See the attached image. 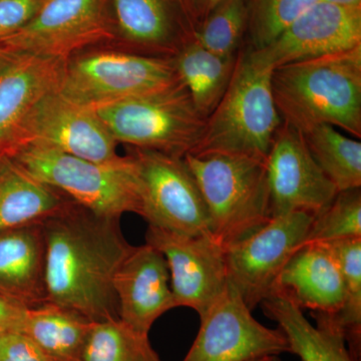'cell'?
Segmentation results:
<instances>
[{"instance_id": "obj_1", "label": "cell", "mask_w": 361, "mask_h": 361, "mask_svg": "<svg viewBox=\"0 0 361 361\" xmlns=\"http://www.w3.org/2000/svg\"><path fill=\"white\" fill-rule=\"evenodd\" d=\"M42 228L47 303L92 322L120 319L115 278L134 248L120 218L97 215L71 200Z\"/></svg>"}, {"instance_id": "obj_2", "label": "cell", "mask_w": 361, "mask_h": 361, "mask_svg": "<svg viewBox=\"0 0 361 361\" xmlns=\"http://www.w3.org/2000/svg\"><path fill=\"white\" fill-rule=\"evenodd\" d=\"M271 82L282 122L300 133L327 123L361 137V45L277 66Z\"/></svg>"}, {"instance_id": "obj_3", "label": "cell", "mask_w": 361, "mask_h": 361, "mask_svg": "<svg viewBox=\"0 0 361 361\" xmlns=\"http://www.w3.org/2000/svg\"><path fill=\"white\" fill-rule=\"evenodd\" d=\"M273 70L250 47L242 49L224 96L189 154H243L267 160L282 123L273 97Z\"/></svg>"}, {"instance_id": "obj_4", "label": "cell", "mask_w": 361, "mask_h": 361, "mask_svg": "<svg viewBox=\"0 0 361 361\" xmlns=\"http://www.w3.org/2000/svg\"><path fill=\"white\" fill-rule=\"evenodd\" d=\"M200 188L210 235L226 249L267 224L272 214L265 159L243 154H187Z\"/></svg>"}, {"instance_id": "obj_5", "label": "cell", "mask_w": 361, "mask_h": 361, "mask_svg": "<svg viewBox=\"0 0 361 361\" xmlns=\"http://www.w3.org/2000/svg\"><path fill=\"white\" fill-rule=\"evenodd\" d=\"M1 155L97 215L121 219L125 213L141 214L129 156L118 163L99 164L33 144L16 147Z\"/></svg>"}, {"instance_id": "obj_6", "label": "cell", "mask_w": 361, "mask_h": 361, "mask_svg": "<svg viewBox=\"0 0 361 361\" xmlns=\"http://www.w3.org/2000/svg\"><path fill=\"white\" fill-rule=\"evenodd\" d=\"M94 110L118 144L182 158L196 148L206 122L180 80Z\"/></svg>"}, {"instance_id": "obj_7", "label": "cell", "mask_w": 361, "mask_h": 361, "mask_svg": "<svg viewBox=\"0 0 361 361\" xmlns=\"http://www.w3.org/2000/svg\"><path fill=\"white\" fill-rule=\"evenodd\" d=\"M178 80L172 58L97 47L66 59L59 92L73 103L94 109Z\"/></svg>"}, {"instance_id": "obj_8", "label": "cell", "mask_w": 361, "mask_h": 361, "mask_svg": "<svg viewBox=\"0 0 361 361\" xmlns=\"http://www.w3.org/2000/svg\"><path fill=\"white\" fill-rule=\"evenodd\" d=\"M149 226L188 236H211L210 220L198 184L182 157L133 148L129 154Z\"/></svg>"}, {"instance_id": "obj_9", "label": "cell", "mask_w": 361, "mask_h": 361, "mask_svg": "<svg viewBox=\"0 0 361 361\" xmlns=\"http://www.w3.org/2000/svg\"><path fill=\"white\" fill-rule=\"evenodd\" d=\"M114 42L109 0H45L23 28L0 39L13 54L70 59L73 54Z\"/></svg>"}, {"instance_id": "obj_10", "label": "cell", "mask_w": 361, "mask_h": 361, "mask_svg": "<svg viewBox=\"0 0 361 361\" xmlns=\"http://www.w3.org/2000/svg\"><path fill=\"white\" fill-rule=\"evenodd\" d=\"M58 149L99 164H115L118 142L94 109L73 103L58 90L49 92L26 115L0 155L23 145Z\"/></svg>"}, {"instance_id": "obj_11", "label": "cell", "mask_w": 361, "mask_h": 361, "mask_svg": "<svg viewBox=\"0 0 361 361\" xmlns=\"http://www.w3.org/2000/svg\"><path fill=\"white\" fill-rule=\"evenodd\" d=\"M313 217L305 212L274 216L225 249L228 280L251 310L270 295L280 273L305 239Z\"/></svg>"}, {"instance_id": "obj_12", "label": "cell", "mask_w": 361, "mask_h": 361, "mask_svg": "<svg viewBox=\"0 0 361 361\" xmlns=\"http://www.w3.org/2000/svg\"><path fill=\"white\" fill-rule=\"evenodd\" d=\"M251 312L229 282L200 316V329L183 361H249L290 353L282 330L264 326Z\"/></svg>"}, {"instance_id": "obj_13", "label": "cell", "mask_w": 361, "mask_h": 361, "mask_svg": "<svg viewBox=\"0 0 361 361\" xmlns=\"http://www.w3.org/2000/svg\"><path fill=\"white\" fill-rule=\"evenodd\" d=\"M146 243L163 254L176 307L202 316L227 288L225 249L212 237L188 236L148 226Z\"/></svg>"}, {"instance_id": "obj_14", "label": "cell", "mask_w": 361, "mask_h": 361, "mask_svg": "<svg viewBox=\"0 0 361 361\" xmlns=\"http://www.w3.org/2000/svg\"><path fill=\"white\" fill-rule=\"evenodd\" d=\"M267 177L272 217L293 212L315 216L338 190L322 172L302 134L282 122L268 154Z\"/></svg>"}, {"instance_id": "obj_15", "label": "cell", "mask_w": 361, "mask_h": 361, "mask_svg": "<svg viewBox=\"0 0 361 361\" xmlns=\"http://www.w3.org/2000/svg\"><path fill=\"white\" fill-rule=\"evenodd\" d=\"M110 47L144 56L172 58L194 39L197 25L186 0H109Z\"/></svg>"}, {"instance_id": "obj_16", "label": "cell", "mask_w": 361, "mask_h": 361, "mask_svg": "<svg viewBox=\"0 0 361 361\" xmlns=\"http://www.w3.org/2000/svg\"><path fill=\"white\" fill-rule=\"evenodd\" d=\"M358 45H361V6L319 0L272 44L255 51L275 68L349 51Z\"/></svg>"}, {"instance_id": "obj_17", "label": "cell", "mask_w": 361, "mask_h": 361, "mask_svg": "<svg viewBox=\"0 0 361 361\" xmlns=\"http://www.w3.org/2000/svg\"><path fill=\"white\" fill-rule=\"evenodd\" d=\"M115 290L118 317L148 334L164 313L176 307L167 261L155 247H135L116 273Z\"/></svg>"}, {"instance_id": "obj_18", "label": "cell", "mask_w": 361, "mask_h": 361, "mask_svg": "<svg viewBox=\"0 0 361 361\" xmlns=\"http://www.w3.org/2000/svg\"><path fill=\"white\" fill-rule=\"evenodd\" d=\"M271 294L284 297L300 310L336 314L343 304V279L326 246L310 244L289 259Z\"/></svg>"}, {"instance_id": "obj_19", "label": "cell", "mask_w": 361, "mask_h": 361, "mask_svg": "<svg viewBox=\"0 0 361 361\" xmlns=\"http://www.w3.org/2000/svg\"><path fill=\"white\" fill-rule=\"evenodd\" d=\"M65 59L16 54L0 73V151L42 97L58 90Z\"/></svg>"}, {"instance_id": "obj_20", "label": "cell", "mask_w": 361, "mask_h": 361, "mask_svg": "<svg viewBox=\"0 0 361 361\" xmlns=\"http://www.w3.org/2000/svg\"><path fill=\"white\" fill-rule=\"evenodd\" d=\"M0 295L26 308L47 303L42 223L0 233Z\"/></svg>"}, {"instance_id": "obj_21", "label": "cell", "mask_w": 361, "mask_h": 361, "mask_svg": "<svg viewBox=\"0 0 361 361\" xmlns=\"http://www.w3.org/2000/svg\"><path fill=\"white\" fill-rule=\"evenodd\" d=\"M266 316L277 323L290 348L302 361H356L349 353L343 331L329 313L313 312L316 326L302 310L284 297L271 294L260 304Z\"/></svg>"}, {"instance_id": "obj_22", "label": "cell", "mask_w": 361, "mask_h": 361, "mask_svg": "<svg viewBox=\"0 0 361 361\" xmlns=\"http://www.w3.org/2000/svg\"><path fill=\"white\" fill-rule=\"evenodd\" d=\"M71 201L0 155V233L39 224Z\"/></svg>"}, {"instance_id": "obj_23", "label": "cell", "mask_w": 361, "mask_h": 361, "mask_svg": "<svg viewBox=\"0 0 361 361\" xmlns=\"http://www.w3.org/2000/svg\"><path fill=\"white\" fill-rule=\"evenodd\" d=\"M237 56L222 58L195 39L172 56L178 78L186 87L195 108L203 118H207L213 113L224 96Z\"/></svg>"}, {"instance_id": "obj_24", "label": "cell", "mask_w": 361, "mask_h": 361, "mask_svg": "<svg viewBox=\"0 0 361 361\" xmlns=\"http://www.w3.org/2000/svg\"><path fill=\"white\" fill-rule=\"evenodd\" d=\"M94 322L51 303L28 308L23 334L52 361H80Z\"/></svg>"}, {"instance_id": "obj_25", "label": "cell", "mask_w": 361, "mask_h": 361, "mask_svg": "<svg viewBox=\"0 0 361 361\" xmlns=\"http://www.w3.org/2000/svg\"><path fill=\"white\" fill-rule=\"evenodd\" d=\"M311 156L339 191L361 187V142L322 123L301 133Z\"/></svg>"}, {"instance_id": "obj_26", "label": "cell", "mask_w": 361, "mask_h": 361, "mask_svg": "<svg viewBox=\"0 0 361 361\" xmlns=\"http://www.w3.org/2000/svg\"><path fill=\"white\" fill-rule=\"evenodd\" d=\"M336 259L343 279L342 307L334 316L356 361L361 355V238L322 243Z\"/></svg>"}, {"instance_id": "obj_27", "label": "cell", "mask_w": 361, "mask_h": 361, "mask_svg": "<svg viewBox=\"0 0 361 361\" xmlns=\"http://www.w3.org/2000/svg\"><path fill=\"white\" fill-rule=\"evenodd\" d=\"M80 361H161L152 348L148 334H141L121 319L94 322Z\"/></svg>"}, {"instance_id": "obj_28", "label": "cell", "mask_w": 361, "mask_h": 361, "mask_svg": "<svg viewBox=\"0 0 361 361\" xmlns=\"http://www.w3.org/2000/svg\"><path fill=\"white\" fill-rule=\"evenodd\" d=\"M248 30V1L221 0L202 21L194 39L209 51L222 56H238Z\"/></svg>"}, {"instance_id": "obj_29", "label": "cell", "mask_w": 361, "mask_h": 361, "mask_svg": "<svg viewBox=\"0 0 361 361\" xmlns=\"http://www.w3.org/2000/svg\"><path fill=\"white\" fill-rule=\"evenodd\" d=\"M353 238H361V187L339 191L316 214L300 247Z\"/></svg>"}, {"instance_id": "obj_30", "label": "cell", "mask_w": 361, "mask_h": 361, "mask_svg": "<svg viewBox=\"0 0 361 361\" xmlns=\"http://www.w3.org/2000/svg\"><path fill=\"white\" fill-rule=\"evenodd\" d=\"M249 47L265 49L319 0H247Z\"/></svg>"}, {"instance_id": "obj_31", "label": "cell", "mask_w": 361, "mask_h": 361, "mask_svg": "<svg viewBox=\"0 0 361 361\" xmlns=\"http://www.w3.org/2000/svg\"><path fill=\"white\" fill-rule=\"evenodd\" d=\"M45 0H0V39L20 30L35 16Z\"/></svg>"}, {"instance_id": "obj_32", "label": "cell", "mask_w": 361, "mask_h": 361, "mask_svg": "<svg viewBox=\"0 0 361 361\" xmlns=\"http://www.w3.org/2000/svg\"><path fill=\"white\" fill-rule=\"evenodd\" d=\"M0 361H52L23 332L0 334Z\"/></svg>"}, {"instance_id": "obj_33", "label": "cell", "mask_w": 361, "mask_h": 361, "mask_svg": "<svg viewBox=\"0 0 361 361\" xmlns=\"http://www.w3.org/2000/svg\"><path fill=\"white\" fill-rule=\"evenodd\" d=\"M28 308L0 295V334L23 332Z\"/></svg>"}, {"instance_id": "obj_34", "label": "cell", "mask_w": 361, "mask_h": 361, "mask_svg": "<svg viewBox=\"0 0 361 361\" xmlns=\"http://www.w3.org/2000/svg\"><path fill=\"white\" fill-rule=\"evenodd\" d=\"M220 1L221 0H186L188 8L197 28Z\"/></svg>"}, {"instance_id": "obj_35", "label": "cell", "mask_w": 361, "mask_h": 361, "mask_svg": "<svg viewBox=\"0 0 361 361\" xmlns=\"http://www.w3.org/2000/svg\"><path fill=\"white\" fill-rule=\"evenodd\" d=\"M16 56V54H11V52L4 49V47H0V73L6 70V66L13 61Z\"/></svg>"}, {"instance_id": "obj_36", "label": "cell", "mask_w": 361, "mask_h": 361, "mask_svg": "<svg viewBox=\"0 0 361 361\" xmlns=\"http://www.w3.org/2000/svg\"><path fill=\"white\" fill-rule=\"evenodd\" d=\"M344 6H361V0H322Z\"/></svg>"}, {"instance_id": "obj_37", "label": "cell", "mask_w": 361, "mask_h": 361, "mask_svg": "<svg viewBox=\"0 0 361 361\" xmlns=\"http://www.w3.org/2000/svg\"><path fill=\"white\" fill-rule=\"evenodd\" d=\"M272 356H262V357L255 358V360H251L249 361H271Z\"/></svg>"}, {"instance_id": "obj_38", "label": "cell", "mask_w": 361, "mask_h": 361, "mask_svg": "<svg viewBox=\"0 0 361 361\" xmlns=\"http://www.w3.org/2000/svg\"><path fill=\"white\" fill-rule=\"evenodd\" d=\"M271 361H282V360H280V358L278 357V356H272V358H271Z\"/></svg>"}]
</instances>
